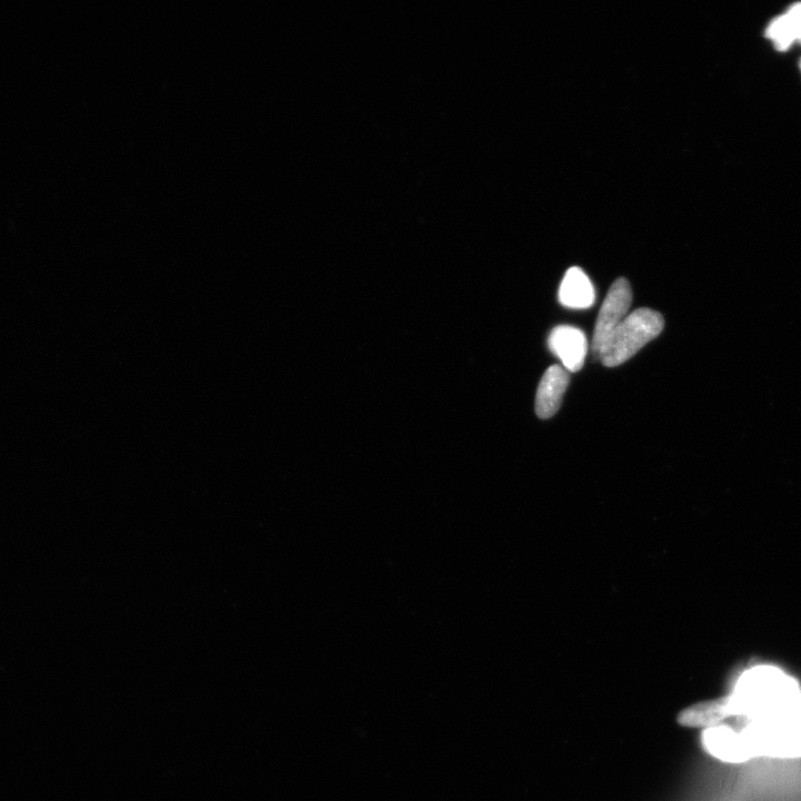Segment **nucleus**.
<instances>
[{"label":"nucleus","instance_id":"5","mask_svg":"<svg viewBox=\"0 0 801 801\" xmlns=\"http://www.w3.org/2000/svg\"><path fill=\"white\" fill-rule=\"evenodd\" d=\"M735 714L736 705L733 698L725 697L699 702L682 710L678 716V723L690 728H710L718 726Z\"/></svg>","mask_w":801,"mask_h":801},{"label":"nucleus","instance_id":"2","mask_svg":"<svg viewBox=\"0 0 801 801\" xmlns=\"http://www.w3.org/2000/svg\"><path fill=\"white\" fill-rule=\"evenodd\" d=\"M632 303V291L626 279H618L611 285L598 315L592 339V353L599 359L611 336L628 316Z\"/></svg>","mask_w":801,"mask_h":801},{"label":"nucleus","instance_id":"3","mask_svg":"<svg viewBox=\"0 0 801 801\" xmlns=\"http://www.w3.org/2000/svg\"><path fill=\"white\" fill-rule=\"evenodd\" d=\"M548 345L568 372L576 373L582 369L588 353V340L580 329L569 325L557 326L549 335Z\"/></svg>","mask_w":801,"mask_h":801},{"label":"nucleus","instance_id":"6","mask_svg":"<svg viewBox=\"0 0 801 801\" xmlns=\"http://www.w3.org/2000/svg\"><path fill=\"white\" fill-rule=\"evenodd\" d=\"M559 301L569 309L586 310L596 301V291L587 274L580 267H571L563 278Z\"/></svg>","mask_w":801,"mask_h":801},{"label":"nucleus","instance_id":"7","mask_svg":"<svg viewBox=\"0 0 801 801\" xmlns=\"http://www.w3.org/2000/svg\"><path fill=\"white\" fill-rule=\"evenodd\" d=\"M767 35L779 51H785V49L798 39L796 28L787 14L776 18L775 21L771 23Z\"/></svg>","mask_w":801,"mask_h":801},{"label":"nucleus","instance_id":"1","mask_svg":"<svg viewBox=\"0 0 801 801\" xmlns=\"http://www.w3.org/2000/svg\"><path fill=\"white\" fill-rule=\"evenodd\" d=\"M665 320L659 312L638 309L628 314L611 336L599 360L607 368H615L635 356L664 330Z\"/></svg>","mask_w":801,"mask_h":801},{"label":"nucleus","instance_id":"4","mask_svg":"<svg viewBox=\"0 0 801 801\" xmlns=\"http://www.w3.org/2000/svg\"><path fill=\"white\" fill-rule=\"evenodd\" d=\"M569 381V372L560 365H552L543 374L536 398V412L540 419H550L558 412Z\"/></svg>","mask_w":801,"mask_h":801}]
</instances>
